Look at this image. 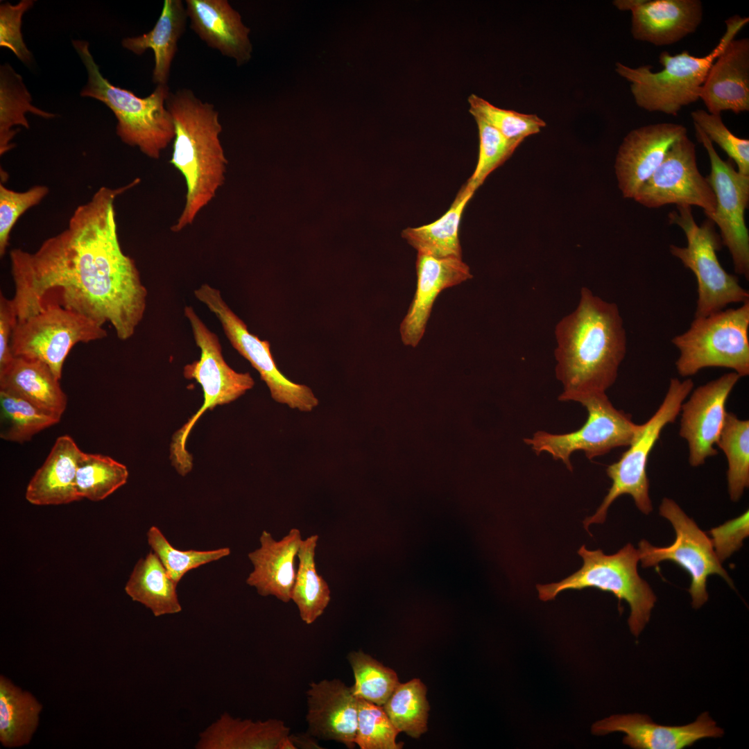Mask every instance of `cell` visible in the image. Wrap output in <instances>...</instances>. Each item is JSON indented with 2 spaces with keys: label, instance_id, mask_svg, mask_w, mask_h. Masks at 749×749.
I'll use <instances>...</instances> for the list:
<instances>
[{
  "label": "cell",
  "instance_id": "1",
  "mask_svg": "<svg viewBox=\"0 0 749 749\" xmlns=\"http://www.w3.org/2000/svg\"><path fill=\"white\" fill-rule=\"evenodd\" d=\"M137 182L101 187L75 209L66 229L36 251L10 252L17 321L42 310L47 295L58 290L60 305L101 326L110 323L121 341L133 336L148 292L134 260L121 249L114 202Z\"/></svg>",
  "mask_w": 749,
  "mask_h": 749
},
{
  "label": "cell",
  "instance_id": "2",
  "mask_svg": "<svg viewBox=\"0 0 749 749\" xmlns=\"http://www.w3.org/2000/svg\"><path fill=\"white\" fill-rule=\"evenodd\" d=\"M576 309L554 330L555 374L562 386V402H578L606 393L615 382L625 358L627 337L617 304L584 286Z\"/></svg>",
  "mask_w": 749,
  "mask_h": 749
},
{
  "label": "cell",
  "instance_id": "3",
  "mask_svg": "<svg viewBox=\"0 0 749 749\" xmlns=\"http://www.w3.org/2000/svg\"><path fill=\"white\" fill-rule=\"evenodd\" d=\"M166 107L172 115L175 137L169 161L184 178L186 201L171 230L191 225L216 196L225 181L227 160L220 140L222 126L214 105L203 102L189 89L170 92Z\"/></svg>",
  "mask_w": 749,
  "mask_h": 749
},
{
  "label": "cell",
  "instance_id": "4",
  "mask_svg": "<svg viewBox=\"0 0 749 749\" xmlns=\"http://www.w3.org/2000/svg\"><path fill=\"white\" fill-rule=\"evenodd\" d=\"M72 44L87 72L80 96L97 99L113 112L117 134L123 143L137 147L151 159H159L175 137L173 117L166 107L171 92L167 84L157 85L150 95L140 98L103 76L87 41L73 40Z\"/></svg>",
  "mask_w": 749,
  "mask_h": 749
},
{
  "label": "cell",
  "instance_id": "5",
  "mask_svg": "<svg viewBox=\"0 0 749 749\" xmlns=\"http://www.w3.org/2000/svg\"><path fill=\"white\" fill-rule=\"evenodd\" d=\"M749 22L748 17L734 15L725 21L726 30L717 45L707 55L696 57L684 51L674 55L662 51L659 62L663 69L651 71V66L632 68L616 63L617 73L630 83L636 104L648 112L677 115L686 105L700 98L701 87L715 60L739 32Z\"/></svg>",
  "mask_w": 749,
  "mask_h": 749
},
{
  "label": "cell",
  "instance_id": "6",
  "mask_svg": "<svg viewBox=\"0 0 749 749\" xmlns=\"http://www.w3.org/2000/svg\"><path fill=\"white\" fill-rule=\"evenodd\" d=\"M578 553L583 560L581 568L560 582L537 585L539 599L547 601L564 590L586 587L611 592L619 601L628 603V626L637 637L648 622L657 600L648 583L638 574V549L628 544L616 553L605 555L601 549L589 551L583 545Z\"/></svg>",
  "mask_w": 749,
  "mask_h": 749
},
{
  "label": "cell",
  "instance_id": "7",
  "mask_svg": "<svg viewBox=\"0 0 749 749\" xmlns=\"http://www.w3.org/2000/svg\"><path fill=\"white\" fill-rule=\"evenodd\" d=\"M749 301L735 309H723L694 318L689 328L674 336L679 351L678 373L691 377L705 368L731 369L745 377L749 374Z\"/></svg>",
  "mask_w": 749,
  "mask_h": 749
},
{
  "label": "cell",
  "instance_id": "8",
  "mask_svg": "<svg viewBox=\"0 0 749 749\" xmlns=\"http://www.w3.org/2000/svg\"><path fill=\"white\" fill-rule=\"evenodd\" d=\"M693 388L691 378L683 381L671 379L659 408L642 424L641 432L620 458L607 467L606 473L612 480V485L596 513L583 521L588 532L592 524H603L605 521L610 506L621 495L631 496L637 508L645 515L653 510L646 472L648 457L664 428L675 422L682 403Z\"/></svg>",
  "mask_w": 749,
  "mask_h": 749
},
{
  "label": "cell",
  "instance_id": "9",
  "mask_svg": "<svg viewBox=\"0 0 749 749\" xmlns=\"http://www.w3.org/2000/svg\"><path fill=\"white\" fill-rule=\"evenodd\" d=\"M677 211L669 214V222L683 230L687 245L670 246V252L694 274L697 282L698 299L694 318L703 317L724 309L732 303L749 301V292L742 287L737 276L729 274L721 266L716 251L721 239L707 219L698 225L690 206H677Z\"/></svg>",
  "mask_w": 749,
  "mask_h": 749
},
{
  "label": "cell",
  "instance_id": "10",
  "mask_svg": "<svg viewBox=\"0 0 749 749\" xmlns=\"http://www.w3.org/2000/svg\"><path fill=\"white\" fill-rule=\"evenodd\" d=\"M578 402L586 408L587 418L578 430L560 434L538 431L524 442L536 454L547 453L572 471L570 456L574 452L581 451L592 460L614 448L628 447L642 429V424H635L630 415L614 406L606 393L588 395Z\"/></svg>",
  "mask_w": 749,
  "mask_h": 749
},
{
  "label": "cell",
  "instance_id": "11",
  "mask_svg": "<svg viewBox=\"0 0 749 749\" xmlns=\"http://www.w3.org/2000/svg\"><path fill=\"white\" fill-rule=\"evenodd\" d=\"M106 336L103 326L59 304L46 302L39 312L17 322L10 349L14 356L45 363L60 380L64 361L74 345Z\"/></svg>",
  "mask_w": 749,
  "mask_h": 749
},
{
  "label": "cell",
  "instance_id": "12",
  "mask_svg": "<svg viewBox=\"0 0 749 749\" xmlns=\"http://www.w3.org/2000/svg\"><path fill=\"white\" fill-rule=\"evenodd\" d=\"M660 514L673 525L675 540L666 547L654 546L645 540H641L638 551L642 567H654L662 561L670 560L684 569L691 579L689 592L692 607L696 609L708 599L706 583L709 575L718 574L733 587L731 578L715 553L711 540L673 500L664 498Z\"/></svg>",
  "mask_w": 749,
  "mask_h": 749
},
{
  "label": "cell",
  "instance_id": "13",
  "mask_svg": "<svg viewBox=\"0 0 749 749\" xmlns=\"http://www.w3.org/2000/svg\"><path fill=\"white\" fill-rule=\"evenodd\" d=\"M184 316L190 324L200 357L184 368V377L195 379L202 387L204 402L199 410L173 436L171 447L178 453H185L189 435L200 416L217 405L230 403L255 385L248 372H238L225 361L217 335L212 332L191 306L184 307Z\"/></svg>",
  "mask_w": 749,
  "mask_h": 749
},
{
  "label": "cell",
  "instance_id": "14",
  "mask_svg": "<svg viewBox=\"0 0 749 749\" xmlns=\"http://www.w3.org/2000/svg\"><path fill=\"white\" fill-rule=\"evenodd\" d=\"M194 295L216 315L230 344L258 371L275 402L304 412L318 406V399L309 387L293 382L282 374L273 357L270 343L249 332L219 290L203 284L194 291Z\"/></svg>",
  "mask_w": 749,
  "mask_h": 749
},
{
  "label": "cell",
  "instance_id": "15",
  "mask_svg": "<svg viewBox=\"0 0 749 749\" xmlns=\"http://www.w3.org/2000/svg\"><path fill=\"white\" fill-rule=\"evenodd\" d=\"M694 128L709 158L711 171L706 179L716 202L715 212L707 218L718 226L735 272L748 280L749 234L744 214L749 202V176L736 171L732 160L723 161L703 131L695 124Z\"/></svg>",
  "mask_w": 749,
  "mask_h": 749
},
{
  "label": "cell",
  "instance_id": "16",
  "mask_svg": "<svg viewBox=\"0 0 749 749\" xmlns=\"http://www.w3.org/2000/svg\"><path fill=\"white\" fill-rule=\"evenodd\" d=\"M633 199L648 208L668 204L698 206L707 217L715 212V195L698 171L695 144L687 135L671 146Z\"/></svg>",
  "mask_w": 749,
  "mask_h": 749
},
{
  "label": "cell",
  "instance_id": "17",
  "mask_svg": "<svg viewBox=\"0 0 749 749\" xmlns=\"http://www.w3.org/2000/svg\"><path fill=\"white\" fill-rule=\"evenodd\" d=\"M740 378L733 371L724 374L694 389L682 403L679 435L687 442L691 466L717 454L714 445L725 422L726 402Z\"/></svg>",
  "mask_w": 749,
  "mask_h": 749
},
{
  "label": "cell",
  "instance_id": "18",
  "mask_svg": "<svg viewBox=\"0 0 749 749\" xmlns=\"http://www.w3.org/2000/svg\"><path fill=\"white\" fill-rule=\"evenodd\" d=\"M687 133L684 126L672 123L646 125L629 132L619 148L614 166L624 198H634L671 146Z\"/></svg>",
  "mask_w": 749,
  "mask_h": 749
},
{
  "label": "cell",
  "instance_id": "19",
  "mask_svg": "<svg viewBox=\"0 0 749 749\" xmlns=\"http://www.w3.org/2000/svg\"><path fill=\"white\" fill-rule=\"evenodd\" d=\"M620 10L631 12V33L656 46L676 43L694 33L703 20L699 0H615Z\"/></svg>",
  "mask_w": 749,
  "mask_h": 749
},
{
  "label": "cell",
  "instance_id": "20",
  "mask_svg": "<svg viewBox=\"0 0 749 749\" xmlns=\"http://www.w3.org/2000/svg\"><path fill=\"white\" fill-rule=\"evenodd\" d=\"M614 732L624 733L623 743L635 749H682L702 739L723 734L707 712L694 723L681 726L662 725L646 715L630 714L612 715L592 727V732L598 736Z\"/></svg>",
  "mask_w": 749,
  "mask_h": 749
},
{
  "label": "cell",
  "instance_id": "21",
  "mask_svg": "<svg viewBox=\"0 0 749 749\" xmlns=\"http://www.w3.org/2000/svg\"><path fill=\"white\" fill-rule=\"evenodd\" d=\"M308 734L355 747L359 698L339 679L312 682L307 692Z\"/></svg>",
  "mask_w": 749,
  "mask_h": 749
},
{
  "label": "cell",
  "instance_id": "22",
  "mask_svg": "<svg viewBox=\"0 0 749 749\" xmlns=\"http://www.w3.org/2000/svg\"><path fill=\"white\" fill-rule=\"evenodd\" d=\"M417 287L413 299L399 327L405 345L416 347L422 339L433 303L440 293L472 278L462 258H436L417 253Z\"/></svg>",
  "mask_w": 749,
  "mask_h": 749
},
{
  "label": "cell",
  "instance_id": "23",
  "mask_svg": "<svg viewBox=\"0 0 749 749\" xmlns=\"http://www.w3.org/2000/svg\"><path fill=\"white\" fill-rule=\"evenodd\" d=\"M190 28L210 48L240 66L251 58L250 29L227 0H186Z\"/></svg>",
  "mask_w": 749,
  "mask_h": 749
},
{
  "label": "cell",
  "instance_id": "24",
  "mask_svg": "<svg viewBox=\"0 0 749 749\" xmlns=\"http://www.w3.org/2000/svg\"><path fill=\"white\" fill-rule=\"evenodd\" d=\"M700 98L709 113L749 110V40H732L712 64Z\"/></svg>",
  "mask_w": 749,
  "mask_h": 749
},
{
  "label": "cell",
  "instance_id": "25",
  "mask_svg": "<svg viewBox=\"0 0 749 749\" xmlns=\"http://www.w3.org/2000/svg\"><path fill=\"white\" fill-rule=\"evenodd\" d=\"M302 541L301 532L296 528H291L279 540L263 531L259 548L248 553L253 570L246 579L247 584L262 596H273L289 603L297 572L295 559Z\"/></svg>",
  "mask_w": 749,
  "mask_h": 749
},
{
  "label": "cell",
  "instance_id": "26",
  "mask_svg": "<svg viewBox=\"0 0 749 749\" xmlns=\"http://www.w3.org/2000/svg\"><path fill=\"white\" fill-rule=\"evenodd\" d=\"M81 452L71 436L58 437L46 460L28 483L26 500L37 506L81 500L76 487L77 463Z\"/></svg>",
  "mask_w": 749,
  "mask_h": 749
},
{
  "label": "cell",
  "instance_id": "27",
  "mask_svg": "<svg viewBox=\"0 0 749 749\" xmlns=\"http://www.w3.org/2000/svg\"><path fill=\"white\" fill-rule=\"evenodd\" d=\"M290 729L277 718L253 721L225 712L203 731L197 749H281Z\"/></svg>",
  "mask_w": 749,
  "mask_h": 749
},
{
  "label": "cell",
  "instance_id": "28",
  "mask_svg": "<svg viewBox=\"0 0 749 749\" xmlns=\"http://www.w3.org/2000/svg\"><path fill=\"white\" fill-rule=\"evenodd\" d=\"M59 381L45 363L21 356H14L0 370V390L19 396L60 419L67 398Z\"/></svg>",
  "mask_w": 749,
  "mask_h": 749
},
{
  "label": "cell",
  "instance_id": "29",
  "mask_svg": "<svg viewBox=\"0 0 749 749\" xmlns=\"http://www.w3.org/2000/svg\"><path fill=\"white\" fill-rule=\"evenodd\" d=\"M187 18L182 1L165 0L152 30L139 36L126 37L121 42L123 48L136 55H141L147 49L153 51V82L157 85L167 84L178 42L185 31Z\"/></svg>",
  "mask_w": 749,
  "mask_h": 749
},
{
  "label": "cell",
  "instance_id": "30",
  "mask_svg": "<svg viewBox=\"0 0 749 749\" xmlns=\"http://www.w3.org/2000/svg\"><path fill=\"white\" fill-rule=\"evenodd\" d=\"M475 191L465 183L450 208L440 218L430 224L407 227L402 231V236L417 253L436 258H462L459 225L464 209Z\"/></svg>",
  "mask_w": 749,
  "mask_h": 749
},
{
  "label": "cell",
  "instance_id": "31",
  "mask_svg": "<svg viewBox=\"0 0 749 749\" xmlns=\"http://www.w3.org/2000/svg\"><path fill=\"white\" fill-rule=\"evenodd\" d=\"M177 585L157 556L150 551L136 563L125 591L134 601L145 605L155 617H160L182 610Z\"/></svg>",
  "mask_w": 749,
  "mask_h": 749
},
{
  "label": "cell",
  "instance_id": "32",
  "mask_svg": "<svg viewBox=\"0 0 749 749\" xmlns=\"http://www.w3.org/2000/svg\"><path fill=\"white\" fill-rule=\"evenodd\" d=\"M42 705L30 692L0 676V742L8 748L30 743L36 731Z\"/></svg>",
  "mask_w": 749,
  "mask_h": 749
},
{
  "label": "cell",
  "instance_id": "33",
  "mask_svg": "<svg viewBox=\"0 0 749 749\" xmlns=\"http://www.w3.org/2000/svg\"><path fill=\"white\" fill-rule=\"evenodd\" d=\"M318 541L316 534L302 540L291 592V601L296 605L302 621L308 625L323 614L331 600L329 587L316 568L315 556Z\"/></svg>",
  "mask_w": 749,
  "mask_h": 749
},
{
  "label": "cell",
  "instance_id": "34",
  "mask_svg": "<svg viewBox=\"0 0 749 749\" xmlns=\"http://www.w3.org/2000/svg\"><path fill=\"white\" fill-rule=\"evenodd\" d=\"M32 98L19 74L9 64L0 67V155L15 147L12 142L18 130L16 126L26 128L29 124L25 117L27 112L44 118L55 117L53 113L40 110L31 103Z\"/></svg>",
  "mask_w": 749,
  "mask_h": 749
},
{
  "label": "cell",
  "instance_id": "35",
  "mask_svg": "<svg viewBox=\"0 0 749 749\" xmlns=\"http://www.w3.org/2000/svg\"><path fill=\"white\" fill-rule=\"evenodd\" d=\"M716 445L728 461V485L730 499L737 501L749 486V421L740 420L730 412Z\"/></svg>",
  "mask_w": 749,
  "mask_h": 749
},
{
  "label": "cell",
  "instance_id": "36",
  "mask_svg": "<svg viewBox=\"0 0 749 749\" xmlns=\"http://www.w3.org/2000/svg\"><path fill=\"white\" fill-rule=\"evenodd\" d=\"M128 475L126 466L111 457L82 451L77 463L76 490L81 499L101 501L125 485Z\"/></svg>",
  "mask_w": 749,
  "mask_h": 749
},
{
  "label": "cell",
  "instance_id": "37",
  "mask_svg": "<svg viewBox=\"0 0 749 749\" xmlns=\"http://www.w3.org/2000/svg\"><path fill=\"white\" fill-rule=\"evenodd\" d=\"M427 687L420 679L399 683L383 707L399 732L417 739L427 731L430 709Z\"/></svg>",
  "mask_w": 749,
  "mask_h": 749
},
{
  "label": "cell",
  "instance_id": "38",
  "mask_svg": "<svg viewBox=\"0 0 749 749\" xmlns=\"http://www.w3.org/2000/svg\"><path fill=\"white\" fill-rule=\"evenodd\" d=\"M0 437L8 441L21 443L30 440L60 420L28 400L3 390H0Z\"/></svg>",
  "mask_w": 749,
  "mask_h": 749
},
{
  "label": "cell",
  "instance_id": "39",
  "mask_svg": "<svg viewBox=\"0 0 749 749\" xmlns=\"http://www.w3.org/2000/svg\"><path fill=\"white\" fill-rule=\"evenodd\" d=\"M347 660L354 678V695L383 706L399 683L396 672L361 651L350 652Z\"/></svg>",
  "mask_w": 749,
  "mask_h": 749
},
{
  "label": "cell",
  "instance_id": "40",
  "mask_svg": "<svg viewBox=\"0 0 749 749\" xmlns=\"http://www.w3.org/2000/svg\"><path fill=\"white\" fill-rule=\"evenodd\" d=\"M468 102L469 111L474 119H482L510 140L522 142L546 126V123L536 114L499 108L474 94L469 96Z\"/></svg>",
  "mask_w": 749,
  "mask_h": 749
},
{
  "label": "cell",
  "instance_id": "41",
  "mask_svg": "<svg viewBox=\"0 0 749 749\" xmlns=\"http://www.w3.org/2000/svg\"><path fill=\"white\" fill-rule=\"evenodd\" d=\"M147 540L168 574L176 584L189 571L218 560L230 553L228 547L211 551L177 549L169 542L161 531L154 526L147 532Z\"/></svg>",
  "mask_w": 749,
  "mask_h": 749
},
{
  "label": "cell",
  "instance_id": "42",
  "mask_svg": "<svg viewBox=\"0 0 749 749\" xmlns=\"http://www.w3.org/2000/svg\"><path fill=\"white\" fill-rule=\"evenodd\" d=\"M399 733L383 706L359 698L356 746L361 749H400L403 743L396 741Z\"/></svg>",
  "mask_w": 749,
  "mask_h": 749
},
{
  "label": "cell",
  "instance_id": "43",
  "mask_svg": "<svg viewBox=\"0 0 749 749\" xmlns=\"http://www.w3.org/2000/svg\"><path fill=\"white\" fill-rule=\"evenodd\" d=\"M479 135V153L474 171L467 184L476 190L485 178L503 164L522 143L505 137L494 128L475 118Z\"/></svg>",
  "mask_w": 749,
  "mask_h": 749
},
{
  "label": "cell",
  "instance_id": "44",
  "mask_svg": "<svg viewBox=\"0 0 749 749\" xmlns=\"http://www.w3.org/2000/svg\"><path fill=\"white\" fill-rule=\"evenodd\" d=\"M691 117L709 139L718 144L735 162L738 172L749 176V140L732 134L723 123L721 114L697 110L691 113Z\"/></svg>",
  "mask_w": 749,
  "mask_h": 749
},
{
  "label": "cell",
  "instance_id": "45",
  "mask_svg": "<svg viewBox=\"0 0 749 749\" xmlns=\"http://www.w3.org/2000/svg\"><path fill=\"white\" fill-rule=\"evenodd\" d=\"M49 193L44 185H36L24 191H16L0 184V255H5L11 230L19 217L38 205Z\"/></svg>",
  "mask_w": 749,
  "mask_h": 749
},
{
  "label": "cell",
  "instance_id": "46",
  "mask_svg": "<svg viewBox=\"0 0 749 749\" xmlns=\"http://www.w3.org/2000/svg\"><path fill=\"white\" fill-rule=\"evenodd\" d=\"M33 3V0H21L15 5L6 2L0 6V46L12 51L25 64L31 62L32 54L23 40L21 17Z\"/></svg>",
  "mask_w": 749,
  "mask_h": 749
},
{
  "label": "cell",
  "instance_id": "47",
  "mask_svg": "<svg viewBox=\"0 0 749 749\" xmlns=\"http://www.w3.org/2000/svg\"><path fill=\"white\" fill-rule=\"evenodd\" d=\"M748 514L746 510L709 531L715 553L721 562L738 551L742 546L743 540L749 535Z\"/></svg>",
  "mask_w": 749,
  "mask_h": 749
},
{
  "label": "cell",
  "instance_id": "48",
  "mask_svg": "<svg viewBox=\"0 0 749 749\" xmlns=\"http://www.w3.org/2000/svg\"><path fill=\"white\" fill-rule=\"evenodd\" d=\"M17 322V313L11 299L0 294V370L7 365L14 356L10 341Z\"/></svg>",
  "mask_w": 749,
  "mask_h": 749
},
{
  "label": "cell",
  "instance_id": "49",
  "mask_svg": "<svg viewBox=\"0 0 749 749\" xmlns=\"http://www.w3.org/2000/svg\"><path fill=\"white\" fill-rule=\"evenodd\" d=\"M290 737L296 748H320L313 736L310 735H291Z\"/></svg>",
  "mask_w": 749,
  "mask_h": 749
}]
</instances>
